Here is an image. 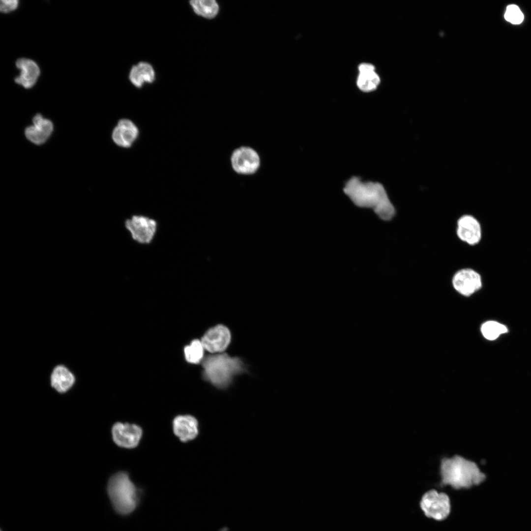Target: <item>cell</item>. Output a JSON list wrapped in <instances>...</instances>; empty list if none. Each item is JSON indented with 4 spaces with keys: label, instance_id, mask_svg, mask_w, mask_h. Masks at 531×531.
<instances>
[{
    "label": "cell",
    "instance_id": "7",
    "mask_svg": "<svg viewBox=\"0 0 531 531\" xmlns=\"http://www.w3.org/2000/svg\"><path fill=\"white\" fill-rule=\"evenodd\" d=\"M142 428L135 424L117 422L112 429V438L118 446L125 448L136 447L141 439Z\"/></svg>",
    "mask_w": 531,
    "mask_h": 531
},
{
    "label": "cell",
    "instance_id": "16",
    "mask_svg": "<svg viewBox=\"0 0 531 531\" xmlns=\"http://www.w3.org/2000/svg\"><path fill=\"white\" fill-rule=\"evenodd\" d=\"M51 386L59 393H65L74 385L75 378L72 372L63 365H58L53 369L51 377Z\"/></svg>",
    "mask_w": 531,
    "mask_h": 531
},
{
    "label": "cell",
    "instance_id": "18",
    "mask_svg": "<svg viewBox=\"0 0 531 531\" xmlns=\"http://www.w3.org/2000/svg\"><path fill=\"white\" fill-rule=\"evenodd\" d=\"M189 3L196 14L206 19L215 18L219 11V6L215 0H193Z\"/></svg>",
    "mask_w": 531,
    "mask_h": 531
},
{
    "label": "cell",
    "instance_id": "4",
    "mask_svg": "<svg viewBox=\"0 0 531 531\" xmlns=\"http://www.w3.org/2000/svg\"><path fill=\"white\" fill-rule=\"evenodd\" d=\"M203 366L205 379L219 388L227 387L233 377L243 369L239 359L226 354L209 356L204 360Z\"/></svg>",
    "mask_w": 531,
    "mask_h": 531
},
{
    "label": "cell",
    "instance_id": "3",
    "mask_svg": "<svg viewBox=\"0 0 531 531\" xmlns=\"http://www.w3.org/2000/svg\"><path fill=\"white\" fill-rule=\"evenodd\" d=\"M107 492L114 510L122 516L133 513L141 501V490L125 472H118L110 477Z\"/></svg>",
    "mask_w": 531,
    "mask_h": 531
},
{
    "label": "cell",
    "instance_id": "24",
    "mask_svg": "<svg viewBox=\"0 0 531 531\" xmlns=\"http://www.w3.org/2000/svg\"><path fill=\"white\" fill-rule=\"evenodd\" d=\"M358 70L359 72L375 71V67L370 63H362L359 65Z\"/></svg>",
    "mask_w": 531,
    "mask_h": 531
},
{
    "label": "cell",
    "instance_id": "15",
    "mask_svg": "<svg viewBox=\"0 0 531 531\" xmlns=\"http://www.w3.org/2000/svg\"><path fill=\"white\" fill-rule=\"evenodd\" d=\"M16 65L21 70L20 75L15 79L16 83L26 88L32 87L40 74L37 64L31 59L21 58L16 61Z\"/></svg>",
    "mask_w": 531,
    "mask_h": 531
},
{
    "label": "cell",
    "instance_id": "6",
    "mask_svg": "<svg viewBox=\"0 0 531 531\" xmlns=\"http://www.w3.org/2000/svg\"><path fill=\"white\" fill-rule=\"evenodd\" d=\"M420 505L426 516L438 521L446 518L450 512V500L447 495L433 489L423 495Z\"/></svg>",
    "mask_w": 531,
    "mask_h": 531
},
{
    "label": "cell",
    "instance_id": "21",
    "mask_svg": "<svg viewBox=\"0 0 531 531\" xmlns=\"http://www.w3.org/2000/svg\"><path fill=\"white\" fill-rule=\"evenodd\" d=\"M484 337L488 340H493L501 334L507 332L505 326L495 321H488L483 324L481 328Z\"/></svg>",
    "mask_w": 531,
    "mask_h": 531
},
{
    "label": "cell",
    "instance_id": "22",
    "mask_svg": "<svg viewBox=\"0 0 531 531\" xmlns=\"http://www.w3.org/2000/svg\"><path fill=\"white\" fill-rule=\"evenodd\" d=\"M504 17L506 21L514 25L520 24L524 19L523 12L515 4H510L506 7Z\"/></svg>",
    "mask_w": 531,
    "mask_h": 531
},
{
    "label": "cell",
    "instance_id": "13",
    "mask_svg": "<svg viewBox=\"0 0 531 531\" xmlns=\"http://www.w3.org/2000/svg\"><path fill=\"white\" fill-rule=\"evenodd\" d=\"M32 122V125L26 128L25 136L29 141L35 144H42L51 135L53 130V123L39 114L33 117Z\"/></svg>",
    "mask_w": 531,
    "mask_h": 531
},
{
    "label": "cell",
    "instance_id": "14",
    "mask_svg": "<svg viewBox=\"0 0 531 531\" xmlns=\"http://www.w3.org/2000/svg\"><path fill=\"white\" fill-rule=\"evenodd\" d=\"M138 134L136 125L130 119L123 118L120 119L114 128L112 137L118 146L129 148L136 140Z\"/></svg>",
    "mask_w": 531,
    "mask_h": 531
},
{
    "label": "cell",
    "instance_id": "2",
    "mask_svg": "<svg viewBox=\"0 0 531 531\" xmlns=\"http://www.w3.org/2000/svg\"><path fill=\"white\" fill-rule=\"evenodd\" d=\"M440 473L441 484L455 489L478 485L485 478L475 463L457 455L441 460Z\"/></svg>",
    "mask_w": 531,
    "mask_h": 531
},
{
    "label": "cell",
    "instance_id": "1",
    "mask_svg": "<svg viewBox=\"0 0 531 531\" xmlns=\"http://www.w3.org/2000/svg\"><path fill=\"white\" fill-rule=\"evenodd\" d=\"M345 194L357 206L372 208L384 220H389L395 211L383 186L378 182H363L353 177L344 188Z\"/></svg>",
    "mask_w": 531,
    "mask_h": 531
},
{
    "label": "cell",
    "instance_id": "9",
    "mask_svg": "<svg viewBox=\"0 0 531 531\" xmlns=\"http://www.w3.org/2000/svg\"><path fill=\"white\" fill-rule=\"evenodd\" d=\"M233 169L238 173L249 174L256 172L260 159L257 152L251 148L241 147L235 150L231 157Z\"/></svg>",
    "mask_w": 531,
    "mask_h": 531
},
{
    "label": "cell",
    "instance_id": "20",
    "mask_svg": "<svg viewBox=\"0 0 531 531\" xmlns=\"http://www.w3.org/2000/svg\"><path fill=\"white\" fill-rule=\"evenodd\" d=\"M204 346L199 340H193L184 348L186 360L190 363L197 364L200 362L204 354Z\"/></svg>",
    "mask_w": 531,
    "mask_h": 531
},
{
    "label": "cell",
    "instance_id": "8",
    "mask_svg": "<svg viewBox=\"0 0 531 531\" xmlns=\"http://www.w3.org/2000/svg\"><path fill=\"white\" fill-rule=\"evenodd\" d=\"M452 284L454 289L460 294L469 296L481 288V277L475 270L471 268H464L454 275Z\"/></svg>",
    "mask_w": 531,
    "mask_h": 531
},
{
    "label": "cell",
    "instance_id": "5",
    "mask_svg": "<svg viewBox=\"0 0 531 531\" xmlns=\"http://www.w3.org/2000/svg\"><path fill=\"white\" fill-rule=\"evenodd\" d=\"M125 228L131 238L138 244H149L154 239L158 222L153 218L143 214H134L124 222Z\"/></svg>",
    "mask_w": 531,
    "mask_h": 531
},
{
    "label": "cell",
    "instance_id": "12",
    "mask_svg": "<svg viewBox=\"0 0 531 531\" xmlns=\"http://www.w3.org/2000/svg\"><path fill=\"white\" fill-rule=\"evenodd\" d=\"M173 429L175 435L180 441L187 442L195 439L199 434V423L191 415H179L173 421Z\"/></svg>",
    "mask_w": 531,
    "mask_h": 531
},
{
    "label": "cell",
    "instance_id": "23",
    "mask_svg": "<svg viewBox=\"0 0 531 531\" xmlns=\"http://www.w3.org/2000/svg\"><path fill=\"white\" fill-rule=\"evenodd\" d=\"M18 4L17 0H1L0 10L2 12H8L16 9Z\"/></svg>",
    "mask_w": 531,
    "mask_h": 531
},
{
    "label": "cell",
    "instance_id": "17",
    "mask_svg": "<svg viewBox=\"0 0 531 531\" xmlns=\"http://www.w3.org/2000/svg\"><path fill=\"white\" fill-rule=\"evenodd\" d=\"M155 78L153 66L149 63L141 61L134 65L130 69L129 79L136 88H141L146 83H152Z\"/></svg>",
    "mask_w": 531,
    "mask_h": 531
},
{
    "label": "cell",
    "instance_id": "10",
    "mask_svg": "<svg viewBox=\"0 0 531 531\" xmlns=\"http://www.w3.org/2000/svg\"><path fill=\"white\" fill-rule=\"evenodd\" d=\"M231 333L224 325H218L209 329L202 338L201 342L204 349L215 353L222 352L229 344Z\"/></svg>",
    "mask_w": 531,
    "mask_h": 531
},
{
    "label": "cell",
    "instance_id": "11",
    "mask_svg": "<svg viewBox=\"0 0 531 531\" xmlns=\"http://www.w3.org/2000/svg\"><path fill=\"white\" fill-rule=\"evenodd\" d=\"M457 234L461 240L468 244H476L481 238L480 224L473 216L463 215L458 220Z\"/></svg>",
    "mask_w": 531,
    "mask_h": 531
},
{
    "label": "cell",
    "instance_id": "19",
    "mask_svg": "<svg viewBox=\"0 0 531 531\" xmlns=\"http://www.w3.org/2000/svg\"><path fill=\"white\" fill-rule=\"evenodd\" d=\"M380 79L375 71L359 72L357 79V86L362 91L370 92L376 89Z\"/></svg>",
    "mask_w": 531,
    "mask_h": 531
}]
</instances>
